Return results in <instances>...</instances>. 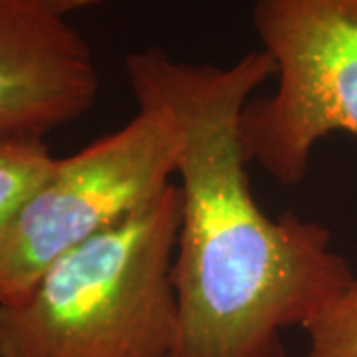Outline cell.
Segmentation results:
<instances>
[{"mask_svg":"<svg viewBox=\"0 0 357 357\" xmlns=\"http://www.w3.org/2000/svg\"><path fill=\"white\" fill-rule=\"evenodd\" d=\"M274 74L264 50L230 66L192 64L157 46L126 58L133 98L163 103L181 131L175 357H288L282 332L304 330L354 278L321 222L270 218L250 191L238 123Z\"/></svg>","mask_w":357,"mask_h":357,"instance_id":"cell-1","label":"cell"},{"mask_svg":"<svg viewBox=\"0 0 357 357\" xmlns=\"http://www.w3.org/2000/svg\"><path fill=\"white\" fill-rule=\"evenodd\" d=\"M56 163L40 137H0V238Z\"/></svg>","mask_w":357,"mask_h":357,"instance_id":"cell-6","label":"cell"},{"mask_svg":"<svg viewBox=\"0 0 357 357\" xmlns=\"http://www.w3.org/2000/svg\"><path fill=\"white\" fill-rule=\"evenodd\" d=\"M181 189L56 260L20 306H0V357H175Z\"/></svg>","mask_w":357,"mask_h":357,"instance_id":"cell-2","label":"cell"},{"mask_svg":"<svg viewBox=\"0 0 357 357\" xmlns=\"http://www.w3.org/2000/svg\"><path fill=\"white\" fill-rule=\"evenodd\" d=\"M252 26L278 86L246 103L238 135L248 163L292 187L318 141L357 137V0H255Z\"/></svg>","mask_w":357,"mask_h":357,"instance_id":"cell-4","label":"cell"},{"mask_svg":"<svg viewBox=\"0 0 357 357\" xmlns=\"http://www.w3.org/2000/svg\"><path fill=\"white\" fill-rule=\"evenodd\" d=\"M26 2L36 4L40 8H44V10H48L52 14H58L62 18H68L70 14L100 6V4L107 2V0H26Z\"/></svg>","mask_w":357,"mask_h":357,"instance_id":"cell-8","label":"cell"},{"mask_svg":"<svg viewBox=\"0 0 357 357\" xmlns=\"http://www.w3.org/2000/svg\"><path fill=\"white\" fill-rule=\"evenodd\" d=\"M121 129L58 159L0 238V306H20L46 270L159 199L177 177L181 131L163 103L135 100Z\"/></svg>","mask_w":357,"mask_h":357,"instance_id":"cell-3","label":"cell"},{"mask_svg":"<svg viewBox=\"0 0 357 357\" xmlns=\"http://www.w3.org/2000/svg\"><path fill=\"white\" fill-rule=\"evenodd\" d=\"M100 72L84 34L26 0H0V137H44L88 114Z\"/></svg>","mask_w":357,"mask_h":357,"instance_id":"cell-5","label":"cell"},{"mask_svg":"<svg viewBox=\"0 0 357 357\" xmlns=\"http://www.w3.org/2000/svg\"><path fill=\"white\" fill-rule=\"evenodd\" d=\"M304 357H357V276L304 328Z\"/></svg>","mask_w":357,"mask_h":357,"instance_id":"cell-7","label":"cell"}]
</instances>
